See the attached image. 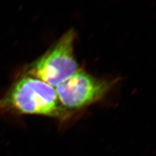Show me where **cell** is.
I'll return each mask as SVG.
<instances>
[{
	"label": "cell",
	"mask_w": 156,
	"mask_h": 156,
	"mask_svg": "<svg viewBox=\"0 0 156 156\" xmlns=\"http://www.w3.org/2000/svg\"><path fill=\"white\" fill-rule=\"evenodd\" d=\"M23 115L44 116L61 120L72 116L60 104L54 87L22 73L0 95V116Z\"/></svg>",
	"instance_id": "obj_1"
},
{
	"label": "cell",
	"mask_w": 156,
	"mask_h": 156,
	"mask_svg": "<svg viewBox=\"0 0 156 156\" xmlns=\"http://www.w3.org/2000/svg\"><path fill=\"white\" fill-rule=\"evenodd\" d=\"M76 37L74 29L68 31L22 73L57 87L80 69L74 55Z\"/></svg>",
	"instance_id": "obj_2"
},
{
	"label": "cell",
	"mask_w": 156,
	"mask_h": 156,
	"mask_svg": "<svg viewBox=\"0 0 156 156\" xmlns=\"http://www.w3.org/2000/svg\"><path fill=\"white\" fill-rule=\"evenodd\" d=\"M115 82L92 76L82 69L55 89L60 104L71 115L103 99Z\"/></svg>",
	"instance_id": "obj_3"
}]
</instances>
